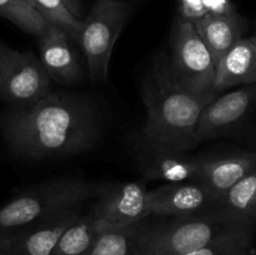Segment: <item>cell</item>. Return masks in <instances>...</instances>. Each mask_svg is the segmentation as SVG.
<instances>
[{
    "mask_svg": "<svg viewBox=\"0 0 256 255\" xmlns=\"http://www.w3.org/2000/svg\"><path fill=\"white\" fill-rule=\"evenodd\" d=\"M102 116L84 95L50 92L34 105L10 112L2 134L10 149L28 159L79 155L100 138Z\"/></svg>",
    "mask_w": 256,
    "mask_h": 255,
    "instance_id": "obj_1",
    "label": "cell"
},
{
    "mask_svg": "<svg viewBox=\"0 0 256 255\" xmlns=\"http://www.w3.org/2000/svg\"><path fill=\"white\" fill-rule=\"evenodd\" d=\"M216 94L196 95L172 78L168 56H159L145 75L142 99L146 110L142 128L145 145L188 152L199 144L198 126L202 110Z\"/></svg>",
    "mask_w": 256,
    "mask_h": 255,
    "instance_id": "obj_2",
    "label": "cell"
},
{
    "mask_svg": "<svg viewBox=\"0 0 256 255\" xmlns=\"http://www.w3.org/2000/svg\"><path fill=\"white\" fill-rule=\"evenodd\" d=\"M96 188L76 178H62L24 190L0 208V250L12 239L46 218L80 205Z\"/></svg>",
    "mask_w": 256,
    "mask_h": 255,
    "instance_id": "obj_3",
    "label": "cell"
},
{
    "mask_svg": "<svg viewBox=\"0 0 256 255\" xmlns=\"http://www.w3.org/2000/svg\"><path fill=\"white\" fill-rule=\"evenodd\" d=\"M248 230H254V220L232 216L215 208L154 225L145 255H182Z\"/></svg>",
    "mask_w": 256,
    "mask_h": 255,
    "instance_id": "obj_4",
    "label": "cell"
},
{
    "mask_svg": "<svg viewBox=\"0 0 256 255\" xmlns=\"http://www.w3.org/2000/svg\"><path fill=\"white\" fill-rule=\"evenodd\" d=\"M129 18V5L122 0H98L86 19L82 20L79 42L92 82L109 75L112 49Z\"/></svg>",
    "mask_w": 256,
    "mask_h": 255,
    "instance_id": "obj_5",
    "label": "cell"
},
{
    "mask_svg": "<svg viewBox=\"0 0 256 255\" xmlns=\"http://www.w3.org/2000/svg\"><path fill=\"white\" fill-rule=\"evenodd\" d=\"M169 45L168 62L175 82L192 94H216L214 89V60L192 22L178 18Z\"/></svg>",
    "mask_w": 256,
    "mask_h": 255,
    "instance_id": "obj_6",
    "label": "cell"
},
{
    "mask_svg": "<svg viewBox=\"0 0 256 255\" xmlns=\"http://www.w3.org/2000/svg\"><path fill=\"white\" fill-rule=\"evenodd\" d=\"M52 79L39 58L0 42V98L15 109L34 105L52 92Z\"/></svg>",
    "mask_w": 256,
    "mask_h": 255,
    "instance_id": "obj_7",
    "label": "cell"
},
{
    "mask_svg": "<svg viewBox=\"0 0 256 255\" xmlns=\"http://www.w3.org/2000/svg\"><path fill=\"white\" fill-rule=\"evenodd\" d=\"M148 192L144 182H122L108 188L92 209L102 232L148 219Z\"/></svg>",
    "mask_w": 256,
    "mask_h": 255,
    "instance_id": "obj_8",
    "label": "cell"
},
{
    "mask_svg": "<svg viewBox=\"0 0 256 255\" xmlns=\"http://www.w3.org/2000/svg\"><path fill=\"white\" fill-rule=\"evenodd\" d=\"M150 216L182 218L215 209L218 199L199 182H174L148 192Z\"/></svg>",
    "mask_w": 256,
    "mask_h": 255,
    "instance_id": "obj_9",
    "label": "cell"
},
{
    "mask_svg": "<svg viewBox=\"0 0 256 255\" xmlns=\"http://www.w3.org/2000/svg\"><path fill=\"white\" fill-rule=\"evenodd\" d=\"M256 105V84L215 98L205 106L198 126V142L212 139L232 129Z\"/></svg>",
    "mask_w": 256,
    "mask_h": 255,
    "instance_id": "obj_10",
    "label": "cell"
},
{
    "mask_svg": "<svg viewBox=\"0 0 256 255\" xmlns=\"http://www.w3.org/2000/svg\"><path fill=\"white\" fill-rule=\"evenodd\" d=\"M204 159L172 148L145 145L139 158V169L148 180H165L170 184L194 182Z\"/></svg>",
    "mask_w": 256,
    "mask_h": 255,
    "instance_id": "obj_11",
    "label": "cell"
},
{
    "mask_svg": "<svg viewBox=\"0 0 256 255\" xmlns=\"http://www.w3.org/2000/svg\"><path fill=\"white\" fill-rule=\"evenodd\" d=\"M72 42L64 30L52 24L38 36L40 62L50 79L60 84H72L82 76V64Z\"/></svg>",
    "mask_w": 256,
    "mask_h": 255,
    "instance_id": "obj_12",
    "label": "cell"
},
{
    "mask_svg": "<svg viewBox=\"0 0 256 255\" xmlns=\"http://www.w3.org/2000/svg\"><path fill=\"white\" fill-rule=\"evenodd\" d=\"M80 214L79 208L56 212L18 235L2 250L10 255H52L62 232Z\"/></svg>",
    "mask_w": 256,
    "mask_h": 255,
    "instance_id": "obj_13",
    "label": "cell"
},
{
    "mask_svg": "<svg viewBox=\"0 0 256 255\" xmlns=\"http://www.w3.org/2000/svg\"><path fill=\"white\" fill-rule=\"evenodd\" d=\"M256 169V152L224 158H205L194 182H202L219 202L220 198L238 182Z\"/></svg>",
    "mask_w": 256,
    "mask_h": 255,
    "instance_id": "obj_14",
    "label": "cell"
},
{
    "mask_svg": "<svg viewBox=\"0 0 256 255\" xmlns=\"http://www.w3.org/2000/svg\"><path fill=\"white\" fill-rule=\"evenodd\" d=\"M256 84V45L250 38L240 39L215 65V92Z\"/></svg>",
    "mask_w": 256,
    "mask_h": 255,
    "instance_id": "obj_15",
    "label": "cell"
},
{
    "mask_svg": "<svg viewBox=\"0 0 256 255\" xmlns=\"http://www.w3.org/2000/svg\"><path fill=\"white\" fill-rule=\"evenodd\" d=\"M198 35L212 55L214 64L242 39L246 22L236 12L230 14H206L194 22Z\"/></svg>",
    "mask_w": 256,
    "mask_h": 255,
    "instance_id": "obj_16",
    "label": "cell"
},
{
    "mask_svg": "<svg viewBox=\"0 0 256 255\" xmlns=\"http://www.w3.org/2000/svg\"><path fill=\"white\" fill-rule=\"evenodd\" d=\"M152 226L145 219L126 226L104 230L86 255H145Z\"/></svg>",
    "mask_w": 256,
    "mask_h": 255,
    "instance_id": "obj_17",
    "label": "cell"
},
{
    "mask_svg": "<svg viewBox=\"0 0 256 255\" xmlns=\"http://www.w3.org/2000/svg\"><path fill=\"white\" fill-rule=\"evenodd\" d=\"M102 232L92 210L86 214H80L62 232L52 255H86Z\"/></svg>",
    "mask_w": 256,
    "mask_h": 255,
    "instance_id": "obj_18",
    "label": "cell"
},
{
    "mask_svg": "<svg viewBox=\"0 0 256 255\" xmlns=\"http://www.w3.org/2000/svg\"><path fill=\"white\" fill-rule=\"evenodd\" d=\"M216 208L232 216L254 220L256 218V169L230 188L220 198Z\"/></svg>",
    "mask_w": 256,
    "mask_h": 255,
    "instance_id": "obj_19",
    "label": "cell"
},
{
    "mask_svg": "<svg viewBox=\"0 0 256 255\" xmlns=\"http://www.w3.org/2000/svg\"><path fill=\"white\" fill-rule=\"evenodd\" d=\"M0 16L36 38L49 25L46 19L26 0H0Z\"/></svg>",
    "mask_w": 256,
    "mask_h": 255,
    "instance_id": "obj_20",
    "label": "cell"
},
{
    "mask_svg": "<svg viewBox=\"0 0 256 255\" xmlns=\"http://www.w3.org/2000/svg\"><path fill=\"white\" fill-rule=\"evenodd\" d=\"M38 12L49 24L56 25L64 30L74 42L79 40L82 20L78 19L65 5L64 0H34Z\"/></svg>",
    "mask_w": 256,
    "mask_h": 255,
    "instance_id": "obj_21",
    "label": "cell"
},
{
    "mask_svg": "<svg viewBox=\"0 0 256 255\" xmlns=\"http://www.w3.org/2000/svg\"><path fill=\"white\" fill-rule=\"evenodd\" d=\"M252 232L254 230H248L230 235L202 249L192 250L182 255H252Z\"/></svg>",
    "mask_w": 256,
    "mask_h": 255,
    "instance_id": "obj_22",
    "label": "cell"
},
{
    "mask_svg": "<svg viewBox=\"0 0 256 255\" xmlns=\"http://www.w3.org/2000/svg\"><path fill=\"white\" fill-rule=\"evenodd\" d=\"M206 9L202 0H180V19L194 24L196 20L206 15Z\"/></svg>",
    "mask_w": 256,
    "mask_h": 255,
    "instance_id": "obj_23",
    "label": "cell"
},
{
    "mask_svg": "<svg viewBox=\"0 0 256 255\" xmlns=\"http://www.w3.org/2000/svg\"><path fill=\"white\" fill-rule=\"evenodd\" d=\"M208 14H230L236 9L230 0H202Z\"/></svg>",
    "mask_w": 256,
    "mask_h": 255,
    "instance_id": "obj_24",
    "label": "cell"
},
{
    "mask_svg": "<svg viewBox=\"0 0 256 255\" xmlns=\"http://www.w3.org/2000/svg\"><path fill=\"white\" fill-rule=\"evenodd\" d=\"M65 5L68 6V9L78 18L80 19V5H79V0H64ZM82 20V19H80Z\"/></svg>",
    "mask_w": 256,
    "mask_h": 255,
    "instance_id": "obj_25",
    "label": "cell"
},
{
    "mask_svg": "<svg viewBox=\"0 0 256 255\" xmlns=\"http://www.w3.org/2000/svg\"><path fill=\"white\" fill-rule=\"evenodd\" d=\"M250 39H252V42H254V44L256 45V32H255L254 35H252V38H250Z\"/></svg>",
    "mask_w": 256,
    "mask_h": 255,
    "instance_id": "obj_26",
    "label": "cell"
},
{
    "mask_svg": "<svg viewBox=\"0 0 256 255\" xmlns=\"http://www.w3.org/2000/svg\"><path fill=\"white\" fill-rule=\"evenodd\" d=\"M26 2H29V4H30V5H32V6H34V8H35V2H34V0H26ZM35 9H36V8H35Z\"/></svg>",
    "mask_w": 256,
    "mask_h": 255,
    "instance_id": "obj_27",
    "label": "cell"
},
{
    "mask_svg": "<svg viewBox=\"0 0 256 255\" xmlns=\"http://www.w3.org/2000/svg\"><path fill=\"white\" fill-rule=\"evenodd\" d=\"M0 255H10V254L8 252H5V250H0Z\"/></svg>",
    "mask_w": 256,
    "mask_h": 255,
    "instance_id": "obj_28",
    "label": "cell"
}]
</instances>
